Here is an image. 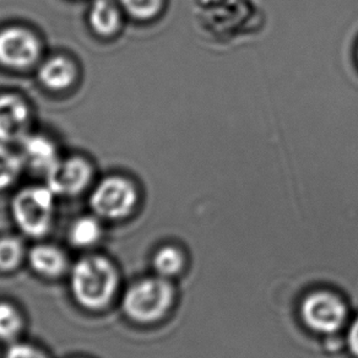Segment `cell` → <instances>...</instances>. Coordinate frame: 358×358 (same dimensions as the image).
<instances>
[{"label":"cell","instance_id":"obj_1","mask_svg":"<svg viewBox=\"0 0 358 358\" xmlns=\"http://www.w3.org/2000/svg\"><path fill=\"white\" fill-rule=\"evenodd\" d=\"M117 287L113 265L101 257H87L76 263L71 274V289L76 301L86 308L107 306Z\"/></svg>","mask_w":358,"mask_h":358},{"label":"cell","instance_id":"obj_2","mask_svg":"<svg viewBox=\"0 0 358 358\" xmlns=\"http://www.w3.org/2000/svg\"><path fill=\"white\" fill-rule=\"evenodd\" d=\"M172 302L173 289L167 280L159 276L131 286L123 299V309L138 323H152L169 312Z\"/></svg>","mask_w":358,"mask_h":358},{"label":"cell","instance_id":"obj_3","mask_svg":"<svg viewBox=\"0 0 358 358\" xmlns=\"http://www.w3.org/2000/svg\"><path fill=\"white\" fill-rule=\"evenodd\" d=\"M55 211V193L48 187H29L13 201V215L19 229L30 237L48 232Z\"/></svg>","mask_w":358,"mask_h":358},{"label":"cell","instance_id":"obj_4","mask_svg":"<svg viewBox=\"0 0 358 358\" xmlns=\"http://www.w3.org/2000/svg\"><path fill=\"white\" fill-rule=\"evenodd\" d=\"M138 193L128 179L118 176L107 177L96 187L90 205L96 214L105 219L125 217L134 209Z\"/></svg>","mask_w":358,"mask_h":358},{"label":"cell","instance_id":"obj_5","mask_svg":"<svg viewBox=\"0 0 358 358\" xmlns=\"http://www.w3.org/2000/svg\"><path fill=\"white\" fill-rule=\"evenodd\" d=\"M301 314L304 323L317 333L333 334L343 328L348 310L338 296L314 292L304 299Z\"/></svg>","mask_w":358,"mask_h":358},{"label":"cell","instance_id":"obj_6","mask_svg":"<svg viewBox=\"0 0 358 358\" xmlns=\"http://www.w3.org/2000/svg\"><path fill=\"white\" fill-rule=\"evenodd\" d=\"M41 55L40 41L31 31L11 26L0 31V64L10 69H26Z\"/></svg>","mask_w":358,"mask_h":358},{"label":"cell","instance_id":"obj_7","mask_svg":"<svg viewBox=\"0 0 358 358\" xmlns=\"http://www.w3.org/2000/svg\"><path fill=\"white\" fill-rule=\"evenodd\" d=\"M92 178L91 164L79 156L58 159L45 173L47 187L55 195L71 196L81 193Z\"/></svg>","mask_w":358,"mask_h":358},{"label":"cell","instance_id":"obj_8","mask_svg":"<svg viewBox=\"0 0 358 358\" xmlns=\"http://www.w3.org/2000/svg\"><path fill=\"white\" fill-rule=\"evenodd\" d=\"M30 123V110L20 96L0 95V145L20 141Z\"/></svg>","mask_w":358,"mask_h":358},{"label":"cell","instance_id":"obj_9","mask_svg":"<svg viewBox=\"0 0 358 358\" xmlns=\"http://www.w3.org/2000/svg\"><path fill=\"white\" fill-rule=\"evenodd\" d=\"M20 143L24 164L35 171L47 173L59 159L55 143L45 135L26 134Z\"/></svg>","mask_w":358,"mask_h":358},{"label":"cell","instance_id":"obj_10","mask_svg":"<svg viewBox=\"0 0 358 358\" xmlns=\"http://www.w3.org/2000/svg\"><path fill=\"white\" fill-rule=\"evenodd\" d=\"M41 84L55 91L68 89L74 83L76 68L74 63L62 55L50 57L45 60L37 71Z\"/></svg>","mask_w":358,"mask_h":358},{"label":"cell","instance_id":"obj_11","mask_svg":"<svg viewBox=\"0 0 358 358\" xmlns=\"http://www.w3.org/2000/svg\"><path fill=\"white\" fill-rule=\"evenodd\" d=\"M90 25L100 36L115 35L120 30V9L115 0H94L89 14Z\"/></svg>","mask_w":358,"mask_h":358},{"label":"cell","instance_id":"obj_12","mask_svg":"<svg viewBox=\"0 0 358 358\" xmlns=\"http://www.w3.org/2000/svg\"><path fill=\"white\" fill-rule=\"evenodd\" d=\"M29 260L31 266L45 276H58L64 271L66 266L64 254L59 249L47 244L31 249Z\"/></svg>","mask_w":358,"mask_h":358},{"label":"cell","instance_id":"obj_13","mask_svg":"<svg viewBox=\"0 0 358 358\" xmlns=\"http://www.w3.org/2000/svg\"><path fill=\"white\" fill-rule=\"evenodd\" d=\"M101 226L94 217H81L71 226L69 239L75 247H87L100 239Z\"/></svg>","mask_w":358,"mask_h":358},{"label":"cell","instance_id":"obj_14","mask_svg":"<svg viewBox=\"0 0 358 358\" xmlns=\"http://www.w3.org/2000/svg\"><path fill=\"white\" fill-rule=\"evenodd\" d=\"M24 161L6 145H0V190L10 187L19 177Z\"/></svg>","mask_w":358,"mask_h":358},{"label":"cell","instance_id":"obj_15","mask_svg":"<svg viewBox=\"0 0 358 358\" xmlns=\"http://www.w3.org/2000/svg\"><path fill=\"white\" fill-rule=\"evenodd\" d=\"M154 268L164 279L174 276L183 268V255L174 247H164L155 255Z\"/></svg>","mask_w":358,"mask_h":358},{"label":"cell","instance_id":"obj_16","mask_svg":"<svg viewBox=\"0 0 358 358\" xmlns=\"http://www.w3.org/2000/svg\"><path fill=\"white\" fill-rule=\"evenodd\" d=\"M128 15L136 20H151L159 14L164 0H115Z\"/></svg>","mask_w":358,"mask_h":358},{"label":"cell","instance_id":"obj_17","mask_svg":"<svg viewBox=\"0 0 358 358\" xmlns=\"http://www.w3.org/2000/svg\"><path fill=\"white\" fill-rule=\"evenodd\" d=\"M22 329V318L20 313L10 303L0 302V338L13 340Z\"/></svg>","mask_w":358,"mask_h":358},{"label":"cell","instance_id":"obj_18","mask_svg":"<svg viewBox=\"0 0 358 358\" xmlns=\"http://www.w3.org/2000/svg\"><path fill=\"white\" fill-rule=\"evenodd\" d=\"M22 258L20 241L11 237L0 239V270L9 271L15 268Z\"/></svg>","mask_w":358,"mask_h":358},{"label":"cell","instance_id":"obj_19","mask_svg":"<svg viewBox=\"0 0 358 358\" xmlns=\"http://www.w3.org/2000/svg\"><path fill=\"white\" fill-rule=\"evenodd\" d=\"M6 358H45V356L30 345L16 343L8 350Z\"/></svg>","mask_w":358,"mask_h":358},{"label":"cell","instance_id":"obj_20","mask_svg":"<svg viewBox=\"0 0 358 358\" xmlns=\"http://www.w3.org/2000/svg\"><path fill=\"white\" fill-rule=\"evenodd\" d=\"M348 348L351 352L358 357V318L351 324L348 335Z\"/></svg>","mask_w":358,"mask_h":358}]
</instances>
